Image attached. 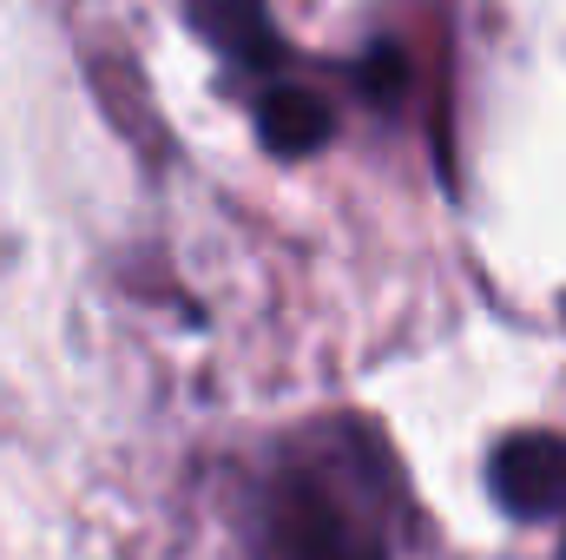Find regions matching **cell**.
I'll list each match as a JSON object with an SVG mask.
<instances>
[{
	"mask_svg": "<svg viewBox=\"0 0 566 560\" xmlns=\"http://www.w3.org/2000/svg\"><path fill=\"white\" fill-rule=\"evenodd\" d=\"M356 86L369 93V106H402V93H409V53L389 46V40H376L363 53V66H356Z\"/></svg>",
	"mask_w": 566,
	"mask_h": 560,
	"instance_id": "cell-5",
	"label": "cell"
},
{
	"mask_svg": "<svg viewBox=\"0 0 566 560\" xmlns=\"http://www.w3.org/2000/svg\"><path fill=\"white\" fill-rule=\"evenodd\" d=\"M185 13H191V27H198L224 60H238V66H251V73L283 66V33L271 27L264 0H185Z\"/></svg>",
	"mask_w": 566,
	"mask_h": 560,
	"instance_id": "cell-3",
	"label": "cell"
},
{
	"mask_svg": "<svg viewBox=\"0 0 566 560\" xmlns=\"http://www.w3.org/2000/svg\"><path fill=\"white\" fill-rule=\"evenodd\" d=\"M494 495L521 521H566V435H507L494 455Z\"/></svg>",
	"mask_w": 566,
	"mask_h": 560,
	"instance_id": "cell-2",
	"label": "cell"
},
{
	"mask_svg": "<svg viewBox=\"0 0 566 560\" xmlns=\"http://www.w3.org/2000/svg\"><path fill=\"white\" fill-rule=\"evenodd\" d=\"M258 560H382L376 535L316 475H283L264 501Z\"/></svg>",
	"mask_w": 566,
	"mask_h": 560,
	"instance_id": "cell-1",
	"label": "cell"
},
{
	"mask_svg": "<svg viewBox=\"0 0 566 560\" xmlns=\"http://www.w3.org/2000/svg\"><path fill=\"white\" fill-rule=\"evenodd\" d=\"M329 133H336V106L310 86H271L258 100V139L277 158H303V152L329 145Z\"/></svg>",
	"mask_w": 566,
	"mask_h": 560,
	"instance_id": "cell-4",
	"label": "cell"
}]
</instances>
